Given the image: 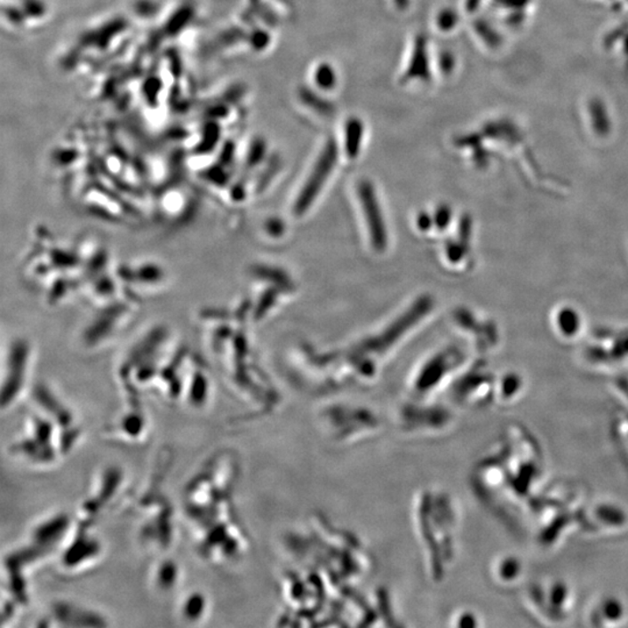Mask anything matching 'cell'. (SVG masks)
<instances>
[{"instance_id": "7", "label": "cell", "mask_w": 628, "mask_h": 628, "mask_svg": "<svg viewBox=\"0 0 628 628\" xmlns=\"http://www.w3.org/2000/svg\"><path fill=\"white\" fill-rule=\"evenodd\" d=\"M32 347L25 338H14L9 346L3 374V409L12 408L28 383Z\"/></svg>"}, {"instance_id": "16", "label": "cell", "mask_w": 628, "mask_h": 628, "mask_svg": "<svg viewBox=\"0 0 628 628\" xmlns=\"http://www.w3.org/2000/svg\"><path fill=\"white\" fill-rule=\"evenodd\" d=\"M315 84L323 90L332 89L337 83V74L333 68L327 63H323L315 69L314 73Z\"/></svg>"}, {"instance_id": "20", "label": "cell", "mask_w": 628, "mask_h": 628, "mask_svg": "<svg viewBox=\"0 0 628 628\" xmlns=\"http://www.w3.org/2000/svg\"><path fill=\"white\" fill-rule=\"evenodd\" d=\"M453 625L457 627H476L479 626V624H477V618L475 615H473V613L470 612H462L457 613V615H455L453 619Z\"/></svg>"}, {"instance_id": "14", "label": "cell", "mask_w": 628, "mask_h": 628, "mask_svg": "<svg viewBox=\"0 0 628 628\" xmlns=\"http://www.w3.org/2000/svg\"><path fill=\"white\" fill-rule=\"evenodd\" d=\"M178 566L172 561H165L157 567L155 573L156 584L162 589H171L178 581Z\"/></svg>"}, {"instance_id": "8", "label": "cell", "mask_w": 628, "mask_h": 628, "mask_svg": "<svg viewBox=\"0 0 628 628\" xmlns=\"http://www.w3.org/2000/svg\"><path fill=\"white\" fill-rule=\"evenodd\" d=\"M453 415L445 409L408 406L398 409L396 421L405 433L418 436L438 435L453 424Z\"/></svg>"}, {"instance_id": "4", "label": "cell", "mask_w": 628, "mask_h": 628, "mask_svg": "<svg viewBox=\"0 0 628 628\" xmlns=\"http://www.w3.org/2000/svg\"><path fill=\"white\" fill-rule=\"evenodd\" d=\"M319 423L330 440L341 445H349L378 433L382 420L367 409H325L319 415Z\"/></svg>"}, {"instance_id": "12", "label": "cell", "mask_w": 628, "mask_h": 628, "mask_svg": "<svg viewBox=\"0 0 628 628\" xmlns=\"http://www.w3.org/2000/svg\"><path fill=\"white\" fill-rule=\"evenodd\" d=\"M362 193V202L366 206V213L368 224H370L371 235H374V242L378 246H385L386 233L385 226H383L381 218H379V211L374 198H371L370 193L368 190H361Z\"/></svg>"}, {"instance_id": "15", "label": "cell", "mask_w": 628, "mask_h": 628, "mask_svg": "<svg viewBox=\"0 0 628 628\" xmlns=\"http://www.w3.org/2000/svg\"><path fill=\"white\" fill-rule=\"evenodd\" d=\"M521 563L514 558H505L500 560L496 566V574L500 581H514L519 576L521 571Z\"/></svg>"}, {"instance_id": "13", "label": "cell", "mask_w": 628, "mask_h": 628, "mask_svg": "<svg viewBox=\"0 0 628 628\" xmlns=\"http://www.w3.org/2000/svg\"><path fill=\"white\" fill-rule=\"evenodd\" d=\"M206 611V598L201 592L191 593L184 600L182 604L183 619L186 622L195 623L202 620Z\"/></svg>"}, {"instance_id": "21", "label": "cell", "mask_w": 628, "mask_h": 628, "mask_svg": "<svg viewBox=\"0 0 628 628\" xmlns=\"http://www.w3.org/2000/svg\"><path fill=\"white\" fill-rule=\"evenodd\" d=\"M455 20H457V17H455V14L451 12L450 10L442 11L438 17V24L440 28L442 29H450L453 28Z\"/></svg>"}, {"instance_id": "19", "label": "cell", "mask_w": 628, "mask_h": 628, "mask_svg": "<svg viewBox=\"0 0 628 628\" xmlns=\"http://www.w3.org/2000/svg\"><path fill=\"white\" fill-rule=\"evenodd\" d=\"M425 59H426V56H425L424 41L418 40V44H417L416 47L415 58H413L411 67V71H413V74H419V76L425 74V71H426L425 70L426 69V62L424 61Z\"/></svg>"}, {"instance_id": "5", "label": "cell", "mask_w": 628, "mask_h": 628, "mask_svg": "<svg viewBox=\"0 0 628 628\" xmlns=\"http://www.w3.org/2000/svg\"><path fill=\"white\" fill-rule=\"evenodd\" d=\"M47 419L34 415L25 425L24 432L11 446V450L19 457L24 458L34 465H48L58 460L63 454L56 446V423L52 419V413L46 411ZM63 425V424H61Z\"/></svg>"}, {"instance_id": "3", "label": "cell", "mask_w": 628, "mask_h": 628, "mask_svg": "<svg viewBox=\"0 0 628 628\" xmlns=\"http://www.w3.org/2000/svg\"><path fill=\"white\" fill-rule=\"evenodd\" d=\"M131 33V24L126 17L113 16L92 22L63 48L60 63L68 73L84 74L90 63L96 65L115 58Z\"/></svg>"}, {"instance_id": "2", "label": "cell", "mask_w": 628, "mask_h": 628, "mask_svg": "<svg viewBox=\"0 0 628 628\" xmlns=\"http://www.w3.org/2000/svg\"><path fill=\"white\" fill-rule=\"evenodd\" d=\"M415 524L431 577L440 580L453 561L455 516L449 496L423 491L415 503Z\"/></svg>"}, {"instance_id": "9", "label": "cell", "mask_w": 628, "mask_h": 628, "mask_svg": "<svg viewBox=\"0 0 628 628\" xmlns=\"http://www.w3.org/2000/svg\"><path fill=\"white\" fill-rule=\"evenodd\" d=\"M120 288L127 283L131 285V292H141L147 295H157L168 287V272L160 265L153 261L137 263V265L123 266L119 272Z\"/></svg>"}, {"instance_id": "17", "label": "cell", "mask_w": 628, "mask_h": 628, "mask_svg": "<svg viewBox=\"0 0 628 628\" xmlns=\"http://www.w3.org/2000/svg\"><path fill=\"white\" fill-rule=\"evenodd\" d=\"M361 138H362V123L359 119H352L347 123V144L351 153H356L359 149Z\"/></svg>"}, {"instance_id": "11", "label": "cell", "mask_w": 628, "mask_h": 628, "mask_svg": "<svg viewBox=\"0 0 628 628\" xmlns=\"http://www.w3.org/2000/svg\"><path fill=\"white\" fill-rule=\"evenodd\" d=\"M334 157H336V153H334V146L330 145L329 148L322 153L321 161L315 165L314 172H312L310 179L303 189L302 195H300L299 202L297 203V211H304L306 206L310 205L314 202L315 195L319 193L322 189L323 180L327 179L330 175V169L333 167Z\"/></svg>"}, {"instance_id": "18", "label": "cell", "mask_w": 628, "mask_h": 628, "mask_svg": "<svg viewBox=\"0 0 628 628\" xmlns=\"http://www.w3.org/2000/svg\"><path fill=\"white\" fill-rule=\"evenodd\" d=\"M601 612H603V616L607 618V620H622V616H624V610L622 604L619 603V601H616V600H610L608 601H604L603 605L600 607Z\"/></svg>"}, {"instance_id": "10", "label": "cell", "mask_w": 628, "mask_h": 628, "mask_svg": "<svg viewBox=\"0 0 628 628\" xmlns=\"http://www.w3.org/2000/svg\"><path fill=\"white\" fill-rule=\"evenodd\" d=\"M52 624L60 622V626H105L103 616L97 613L85 610L77 605L55 604L52 610Z\"/></svg>"}, {"instance_id": "1", "label": "cell", "mask_w": 628, "mask_h": 628, "mask_svg": "<svg viewBox=\"0 0 628 628\" xmlns=\"http://www.w3.org/2000/svg\"><path fill=\"white\" fill-rule=\"evenodd\" d=\"M235 467L229 460L221 480H216L213 458L194 477L184 494V506L197 534L199 552L214 561L240 559L247 549L246 534L233 510Z\"/></svg>"}, {"instance_id": "6", "label": "cell", "mask_w": 628, "mask_h": 628, "mask_svg": "<svg viewBox=\"0 0 628 628\" xmlns=\"http://www.w3.org/2000/svg\"><path fill=\"white\" fill-rule=\"evenodd\" d=\"M2 28L11 36H28L48 28L52 7L48 0H2Z\"/></svg>"}]
</instances>
